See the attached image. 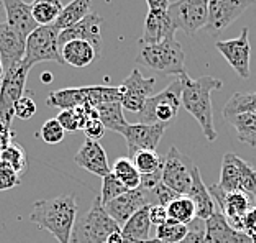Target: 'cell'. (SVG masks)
Here are the masks:
<instances>
[{"label":"cell","instance_id":"1","mask_svg":"<svg viewBox=\"0 0 256 243\" xmlns=\"http://www.w3.org/2000/svg\"><path fill=\"white\" fill-rule=\"evenodd\" d=\"M78 210L79 204L74 194L58 196L54 199L34 202L30 222L40 230L51 234L60 243H71Z\"/></svg>","mask_w":256,"mask_h":243},{"label":"cell","instance_id":"2","mask_svg":"<svg viewBox=\"0 0 256 243\" xmlns=\"http://www.w3.org/2000/svg\"><path fill=\"white\" fill-rule=\"evenodd\" d=\"M182 86V107L188 110L197 124L200 125L204 136L207 142L214 143L217 140V130L214 126V107H212V92L220 90L224 88V82L217 78L202 76L199 79L189 78L188 72L179 76Z\"/></svg>","mask_w":256,"mask_h":243},{"label":"cell","instance_id":"3","mask_svg":"<svg viewBox=\"0 0 256 243\" xmlns=\"http://www.w3.org/2000/svg\"><path fill=\"white\" fill-rule=\"evenodd\" d=\"M135 61L136 64L168 76H182L186 72V54L176 38H170L158 44H138Z\"/></svg>","mask_w":256,"mask_h":243},{"label":"cell","instance_id":"4","mask_svg":"<svg viewBox=\"0 0 256 243\" xmlns=\"http://www.w3.org/2000/svg\"><path fill=\"white\" fill-rule=\"evenodd\" d=\"M122 89L108 88V86H90V88H69L51 92L46 99V104L51 107L61 108V110H71V108L90 106L97 107L100 104L120 102Z\"/></svg>","mask_w":256,"mask_h":243},{"label":"cell","instance_id":"5","mask_svg":"<svg viewBox=\"0 0 256 243\" xmlns=\"http://www.w3.org/2000/svg\"><path fill=\"white\" fill-rule=\"evenodd\" d=\"M118 230L120 225L108 216L100 196H97L90 209L76 220L71 243H107L108 236Z\"/></svg>","mask_w":256,"mask_h":243},{"label":"cell","instance_id":"6","mask_svg":"<svg viewBox=\"0 0 256 243\" xmlns=\"http://www.w3.org/2000/svg\"><path fill=\"white\" fill-rule=\"evenodd\" d=\"M182 86L181 79H176L160 94L151 96L144 104L143 110L138 114L140 124H164L171 125V122L178 117L181 100Z\"/></svg>","mask_w":256,"mask_h":243},{"label":"cell","instance_id":"7","mask_svg":"<svg viewBox=\"0 0 256 243\" xmlns=\"http://www.w3.org/2000/svg\"><path fill=\"white\" fill-rule=\"evenodd\" d=\"M60 30L54 25L38 26L26 38L23 64L33 68L40 62H58L64 64L60 51Z\"/></svg>","mask_w":256,"mask_h":243},{"label":"cell","instance_id":"8","mask_svg":"<svg viewBox=\"0 0 256 243\" xmlns=\"http://www.w3.org/2000/svg\"><path fill=\"white\" fill-rule=\"evenodd\" d=\"M28 72L30 68L22 61L20 64L7 69L0 82V122L8 126H12L15 117V104L25 96Z\"/></svg>","mask_w":256,"mask_h":243},{"label":"cell","instance_id":"9","mask_svg":"<svg viewBox=\"0 0 256 243\" xmlns=\"http://www.w3.org/2000/svg\"><path fill=\"white\" fill-rule=\"evenodd\" d=\"M194 163L184 156L176 146H171L162 158V184L174 194L189 196L192 188V170Z\"/></svg>","mask_w":256,"mask_h":243},{"label":"cell","instance_id":"10","mask_svg":"<svg viewBox=\"0 0 256 243\" xmlns=\"http://www.w3.org/2000/svg\"><path fill=\"white\" fill-rule=\"evenodd\" d=\"M208 4L210 0H176L170 5L168 12L178 30H182L189 36H196V33L207 25Z\"/></svg>","mask_w":256,"mask_h":243},{"label":"cell","instance_id":"11","mask_svg":"<svg viewBox=\"0 0 256 243\" xmlns=\"http://www.w3.org/2000/svg\"><path fill=\"white\" fill-rule=\"evenodd\" d=\"M252 5H256V0H210L206 25L207 33L210 36H217V34L225 32Z\"/></svg>","mask_w":256,"mask_h":243},{"label":"cell","instance_id":"12","mask_svg":"<svg viewBox=\"0 0 256 243\" xmlns=\"http://www.w3.org/2000/svg\"><path fill=\"white\" fill-rule=\"evenodd\" d=\"M122 89V107L128 112L140 114L143 110L144 104L151 96H154L156 89V79L154 78H144L140 69H133L124 84Z\"/></svg>","mask_w":256,"mask_h":243},{"label":"cell","instance_id":"13","mask_svg":"<svg viewBox=\"0 0 256 243\" xmlns=\"http://www.w3.org/2000/svg\"><path fill=\"white\" fill-rule=\"evenodd\" d=\"M168 128H170V125L164 124H128L126 128L120 133L126 142L128 158H132L138 152H143V150L156 152Z\"/></svg>","mask_w":256,"mask_h":243},{"label":"cell","instance_id":"14","mask_svg":"<svg viewBox=\"0 0 256 243\" xmlns=\"http://www.w3.org/2000/svg\"><path fill=\"white\" fill-rule=\"evenodd\" d=\"M215 48L222 54L226 62L234 68V71L242 79H250L252 69H250V60H252V44H250V28L245 26L242 34L235 40H225L217 42Z\"/></svg>","mask_w":256,"mask_h":243},{"label":"cell","instance_id":"15","mask_svg":"<svg viewBox=\"0 0 256 243\" xmlns=\"http://www.w3.org/2000/svg\"><path fill=\"white\" fill-rule=\"evenodd\" d=\"M215 206L218 207L225 216L226 222L238 232H242V220L245 214L254 206V200L245 192H224L217 184L208 188Z\"/></svg>","mask_w":256,"mask_h":243},{"label":"cell","instance_id":"16","mask_svg":"<svg viewBox=\"0 0 256 243\" xmlns=\"http://www.w3.org/2000/svg\"><path fill=\"white\" fill-rule=\"evenodd\" d=\"M102 25L104 18L97 14H89L84 20H80L79 23H76L74 26L68 28L60 33V48L64 46L69 42L74 40H80V42L90 43L96 48V51L100 54L102 51Z\"/></svg>","mask_w":256,"mask_h":243},{"label":"cell","instance_id":"17","mask_svg":"<svg viewBox=\"0 0 256 243\" xmlns=\"http://www.w3.org/2000/svg\"><path fill=\"white\" fill-rule=\"evenodd\" d=\"M178 26L168 10H150L144 20L143 34L138 44H158L170 38H176L174 34Z\"/></svg>","mask_w":256,"mask_h":243},{"label":"cell","instance_id":"18","mask_svg":"<svg viewBox=\"0 0 256 243\" xmlns=\"http://www.w3.org/2000/svg\"><path fill=\"white\" fill-rule=\"evenodd\" d=\"M202 243H252V238L232 227L222 210L215 206L212 217L206 222V235Z\"/></svg>","mask_w":256,"mask_h":243},{"label":"cell","instance_id":"19","mask_svg":"<svg viewBox=\"0 0 256 243\" xmlns=\"http://www.w3.org/2000/svg\"><path fill=\"white\" fill-rule=\"evenodd\" d=\"M76 164L80 166L82 170L92 172L98 178H106L112 172V168L108 164V158L104 146L98 142L86 140V143L80 146V150L74 156Z\"/></svg>","mask_w":256,"mask_h":243},{"label":"cell","instance_id":"20","mask_svg":"<svg viewBox=\"0 0 256 243\" xmlns=\"http://www.w3.org/2000/svg\"><path fill=\"white\" fill-rule=\"evenodd\" d=\"M26 38L10 28L4 20L0 22V60L4 62L5 71L20 64L25 58Z\"/></svg>","mask_w":256,"mask_h":243},{"label":"cell","instance_id":"21","mask_svg":"<svg viewBox=\"0 0 256 243\" xmlns=\"http://www.w3.org/2000/svg\"><path fill=\"white\" fill-rule=\"evenodd\" d=\"M148 206V200L144 198V194L140 189L136 190H128V192L122 194L120 198L110 200L106 204V210L115 222L120 225V228L135 216V214Z\"/></svg>","mask_w":256,"mask_h":243},{"label":"cell","instance_id":"22","mask_svg":"<svg viewBox=\"0 0 256 243\" xmlns=\"http://www.w3.org/2000/svg\"><path fill=\"white\" fill-rule=\"evenodd\" d=\"M5 12V23L14 28L22 36L28 38V34L38 28V23L34 22L32 14V5H28L23 0H2Z\"/></svg>","mask_w":256,"mask_h":243},{"label":"cell","instance_id":"23","mask_svg":"<svg viewBox=\"0 0 256 243\" xmlns=\"http://www.w3.org/2000/svg\"><path fill=\"white\" fill-rule=\"evenodd\" d=\"M188 198H190L192 202L196 204L197 218L207 222L215 210V202H214L210 190H208V188L204 184L200 171L197 166H194V170H192V188H190V192Z\"/></svg>","mask_w":256,"mask_h":243},{"label":"cell","instance_id":"24","mask_svg":"<svg viewBox=\"0 0 256 243\" xmlns=\"http://www.w3.org/2000/svg\"><path fill=\"white\" fill-rule=\"evenodd\" d=\"M60 51L64 64H69L78 69L90 66L98 56L94 46L87 42H80V40H74V42L66 43L64 46H61Z\"/></svg>","mask_w":256,"mask_h":243},{"label":"cell","instance_id":"25","mask_svg":"<svg viewBox=\"0 0 256 243\" xmlns=\"http://www.w3.org/2000/svg\"><path fill=\"white\" fill-rule=\"evenodd\" d=\"M151 220H150V206L140 209L124 227H122V235H124L125 243H143L148 242L151 232Z\"/></svg>","mask_w":256,"mask_h":243},{"label":"cell","instance_id":"26","mask_svg":"<svg viewBox=\"0 0 256 243\" xmlns=\"http://www.w3.org/2000/svg\"><path fill=\"white\" fill-rule=\"evenodd\" d=\"M90 8H92V0H72L71 4L62 7L60 16L54 22V26L60 32L68 30V28L74 26L76 23L84 20L90 14Z\"/></svg>","mask_w":256,"mask_h":243},{"label":"cell","instance_id":"27","mask_svg":"<svg viewBox=\"0 0 256 243\" xmlns=\"http://www.w3.org/2000/svg\"><path fill=\"white\" fill-rule=\"evenodd\" d=\"M96 110L98 115V120L102 122L106 130L122 133L128 126V122L124 117V107H122L120 102L100 104V106L96 107Z\"/></svg>","mask_w":256,"mask_h":243},{"label":"cell","instance_id":"28","mask_svg":"<svg viewBox=\"0 0 256 243\" xmlns=\"http://www.w3.org/2000/svg\"><path fill=\"white\" fill-rule=\"evenodd\" d=\"M30 5L33 18L38 23V26L54 25L62 10L61 0H33Z\"/></svg>","mask_w":256,"mask_h":243},{"label":"cell","instance_id":"29","mask_svg":"<svg viewBox=\"0 0 256 243\" xmlns=\"http://www.w3.org/2000/svg\"><path fill=\"white\" fill-rule=\"evenodd\" d=\"M236 130L238 140L250 146H256V115L253 114H238L234 117L225 118Z\"/></svg>","mask_w":256,"mask_h":243},{"label":"cell","instance_id":"30","mask_svg":"<svg viewBox=\"0 0 256 243\" xmlns=\"http://www.w3.org/2000/svg\"><path fill=\"white\" fill-rule=\"evenodd\" d=\"M112 174H115L122 182L125 184L128 190H136L142 184V174L133 164V161L128 156H122L112 166Z\"/></svg>","mask_w":256,"mask_h":243},{"label":"cell","instance_id":"31","mask_svg":"<svg viewBox=\"0 0 256 243\" xmlns=\"http://www.w3.org/2000/svg\"><path fill=\"white\" fill-rule=\"evenodd\" d=\"M166 209H168V217H170V220H174L178 224L189 225L194 218H197L196 204L192 202L190 198H188V196H179V198L174 199Z\"/></svg>","mask_w":256,"mask_h":243},{"label":"cell","instance_id":"32","mask_svg":"<svg viewBox=\"0 0 256 243\" xmlns=\"http://www.w3.org/2000/svg\"><path fill=\"white\" fill-rule=\"evenodd\" d=\"M236 176H238V192H245L256 202V168L248 161L235 154Z\"/></svg>","mask_w":256,"mask_h":243},{"label":"cell","instance_id":"33","mask_svg":"<svg viewBox=\"0 0 256 243\" xmlns=\"http://www.w3.org/2000/svg\"><path fill=\"white\" fill-rule=\"evenodd\" d=\"M238 114H253L256 115V92H238L230 97V100L224 107V117H234Z\"/></svg>","mask_w":256,"mask_h":243},{"label":"cell","instance_id":"34","mask_svg":"<svg viewBox=\"0 0 256 243\" xmlns=\"http://www.w3.org/2000/svg\"><path fill=\"white\" fill-rule=\"evenodd\" d=\"M0 161L8 164L12 170H15L20 176L25 174V171L28 168V158H26L25 148L15 140L8 144L7 150H4V152L0 153Z\"/></svg>","mask_w":256,"mask_h":243},{"label":"cell","instance_id":"35","mask_svg":"<svg viewBox=\"0 0 256 243\" xmlns=\"http://www.w3.org/2000/svg\"><path fill=\"white\" fill-rule=\"evenodd\" d=\"M130 160L133 161V164H135V168L142 176L153 174V172H158L162 170V158L156 152L143 150V152L133 154Z\"/></svg>","mask_w":256,"mask_h":243},{"label":"cell","instance_id":"36","mask_svg":"<svg viewBox=\"0 0 256 243\" xmlns=\"http://www.w3.org/2000/svg\"><path fill=\"white\" fill-rule=\"evenodd\" d=\"M189 235V225L178 224L174 220H168L166 224L156 227V238L162 243H179L186 240Z\"/></svg>","mask_w":256,"mask_h":243},{"label":"cell","instance_id":"37","mask_svg":"<svg viewBox=\"0 0 256 243\" xmlns=\"http://www.w3.org/2000/svg\"><path fill=\"white\" fill-rule=\"evenodd\" d=\"M128 192V189L125 188V184L120 181V179L115 176V174H107L104 178V182H102V190H100V199H102V206L108 204L110 200L120 198L122 194Z\"/></svg>","mask_w":256,"mask_h":243},{"label":"cell","instance_id":"38","mask_svg":"<svg viewBox=\"0 0 256 243\" xmlns=\"http://www.w3.org/2000/svg\"><path fill=\"white\" fill-rule=\"evenodd\" d=\"M44 143L48 144H58L64 140V136H66V132L61 126V124L58 122L56 118H51V120H46L43 126H42V132H40L38 135Z\"/></svg>","mask_w":256,"mask_h":243},{"label":"cell","instance_id":"39","mask_svg":"<svg viewBox=\"0 0 256 243\" xmlns=\"http://www.w3.org/2000/svg\"><path fill=\"white\" fill-rule=\"evenodd\" d=\"M36 102L32 97V94L28 96H23L22 99L15 104V117L20 118V120H30L36 115Z\"/></svg>","mask_w":256,"mask_h":243},{"label":"cell","instance_id":"40","mask_svg":"<svg viewBox=\"0 0 256 243\" xmlns=\"http://www.w3.org/2000/svg\"><path fill=\"white\" fill-rule=\"evenodd\" d=\"M204 235H206V222L200 220V218H194V220L189 224V235L186 236V240L179 243H202ZM143 243H162V242L154 238V240H148Z\"/></svg>","mask_w":256,"mask_h":243},{"label":"cell","instance_id":"41","mask_svg":"<svg viewBox=\"0 0 256 243\" xmlns=\"http://www.w3.org/2000/svg\"><path fill=\"white\" fill-rule=\"evenodd\" d=\"M22 182V176L15 170H12L8 164L0 161V190H8L18 186Z\"/></svg>","mask_w":256,"mask_h":243},{"label":"cell","instance_id":"42","mask_svg":"<svg viewBox=\"0 0 256 243\" xmlns=\"http://www.w3.org/2000/svg\"><path fill=\"white\" fill-rule=\"evenodd\" d=\"M56 120L61 124L64 132H78V130H80L79 117H78V114H76L74 108H71V110H61L60 115L56 117Z\"/></svg>","mask_w":256,"mask_h":243},{"label":"cell","instance_id":"43","mask_svg":"<svg viewBox=\"0 0 256 243\" xmlns=\"http://www.w3.org/2000/svg\"><path fill=\"white\" fill-rule=\"evenodd\" d=\"M82 130L86 133L87 140L98 142L104 136V133H106V126H104L102 122L98 120V115H96V117H92V118L87 120V124L84 125Z\"/></svg>","mask_w":256,"mask_h":243},{"label":"cell","instance_id":"44","mask_svg":"<svg viewBox=\"0 0 256 243\" xmlns=\"http://www.w3.org/2000/svg\"><path fill=\"white\" fill-rule=\"evenodd\" d=\"M242 234L248 235L250 238L256 236V206L250 209L242 220Z\"/></svg>","mask_w":256,"mask_h":243},{"label":"cell","instance_id":"45","mask_svg":"<svg viewBox=\"0 0 256 243\" xmlns=\"http://www.w3.org/2000/svg\"><path fill=\"white\" fill-rule=\"evenodd\" d=\"M150 220H151V225H154V228L160 227L162 224H166L170 220L168 209L164 206H150Z\"/></svg>","mask_w":256,"mask_h":243},{"label":"cell","instance_id":"46","mask_svg":"<svg viewBox=\"0 0 256 243\" xmlns=\"http://www.w3.org/2000/svg\"><path fill=\"white\" fill-rule=\"evenodd\" d=\"M12 136H14V133H12L10 126L0 122V153H2L4 150H7L8 144L14 142V138Z\"/></svg>","mask_w":256,"mask_h":243},{"label":"cell","instance_id":"47","mask_svg":"<svg viewBox=\"0 0 256 243\" xmlns=\"http://www.w3.org/2000/svg\"><path fill=\"white\" fill-rule=\"evenodd\" d=\"M150 10H168L170 8V0H146Z\"/></svg>","mask_w":256,"mask_h":243},{"label":"cell","instance_id":"48","mask_svg":"<svg viewBox=\"0 0 256 243\" xmlns=\"http://www.w3.org/2000/svg\"><path fill=\"white\" fill-rule=\"evenodd\" d=\"M107 243H125L124 235H122V230H118V232H114L112 235H110L107 238Z\"/></svg>","mask_w":256,"mask_h":243},{"label":"cell","instance_id":"49","mask_svg":"<svg viewBox=\"0 0 256 243\" xmlns=\"http://www.w3.org/2000/svg\"><path fill=\"white\" fill-rule=\"evenodd\" d=\"M42 80H43L44 84L53 82V74H43V76H42Z\"/></svg>","mask_w":256,"mask_h":243},{"label":"cell","instance_id":"50","mask_svg":"<svg viewBox=\"0 0 256 243\" xmlns=\"http://www.w3.org/2000/svg\"><path fill=\"white\" fill-rule=\"evenodd\" d=\"M4 74H5V68H4V62H2V60H0V80H2Z\"/></svg>","mask_w":256,"mask_h":243},{"label":"cell","instance_id":"51","mask_svg":"<svg viewBox=\"0 0 256 243\" xmlns=\"http://www.w3.org/2000/svg\"><path fill=\"white\" fill-rule=\"evenodd\" d=\"M5 15V12H4V5H2V0H0V22H2V16Z\"/></svg>","mask_w":256,"mask_h":243},{"label":"cell","instance_id":"52","mask_svg":"<svg viewBox=\"0 0 256 243\" xmlns=\"http://www.w3.org/2000/svg\"><path fill=\"white\" fill-rule=\"evenodd\" d=\"M252 243H256V236H253V238H252Z\"/></svg>","mask_w":256,"mask_h":243}]
</instances>
